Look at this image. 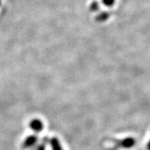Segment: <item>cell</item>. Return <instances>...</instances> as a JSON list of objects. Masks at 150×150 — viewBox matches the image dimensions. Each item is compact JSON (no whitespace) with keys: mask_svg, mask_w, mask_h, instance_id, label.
<instances>
[{"mask_svg":"<svg viewBox=\"0 0 150 150\" xmlns=\"http://www.w3.org/2000/svg\"><path fill=\"white\" fill-rule=\"evenodd\" d=\"M114 1L115 0H103V3H104L105 5L112 6L114 4Z\"/></svg>","mask_w":150,"mask_h":150,"instance_id":"7","label":"cell"},{"mask_svg":"<svg viewBox=\"0 0 150 150\" xmlns=\"http://www.w3.org/2000/svg\"><path fill=\"white\" fill-rule=\"evenodd\" d=\"M147 148H148V150H150V141L149 143L148 144V147H147Z\"/></svg>","mask_w":150,"mask_h":150,"instance_id":"8","label":"cell"},{"mask_svg":"<svg viewBox=\"0 0 150 150\" xmlns=\"http://www.w3.org/2000/svg\"><path fill=\"white\" fill-rule=\"evenodd\" d=\"M49 144L51 146L52 150H63L62 145L57 138H52L49 139Z\"/></svg>","mask_w":150,"mask_h":150,"instance_id":"4","label":"cell"},{"mask_svg":"<svg viewBox=\"0 0 150 150\" xmlns=\"http://www.w3.org/2000/svg\"><path fill=\"white\" fill-rule=\"evenodd\" d=\"M114 143L116 144L115 146H117V147H120L123 149H130L135 144L136 142L134 138H126L124 139L114 141Z\"/></svg>","mask_w":150,"mask_h":150,"instance_id":"2","label":"cell"},{"mask_svg":"<svg viewBox=\"0 0 150 150\" xmlns=\"http://www.w3.org/2000/svg\"><path fill=\"white\" fill-rule=\"evenodd\" d=\"M38 137L37 135H30L27 137L23 143V148L25 149H28L31 148H34L38 144Z\"/></svg>","mask_w":150,"mask_h":150,"instance_id":"1","label":"cell"},{"mask_svg":"<svg viewBox=\"0 0 150 150\" xmlns=\"http://www.w3.org/2000/svg\"><path fill=\"white\" fill-rule=\"evenodd\" d=\"M108 17H109V13H102V14H101L99 19H100L101 21H105Z\"/></svg>","mask_w":150,"mask_h":150,"instance_id":"6","label":"cell"},{"mask_svg":"<svg viewBox=\"0 0 150 150\" xmlns=\"http://www.w3.org/2000/svg\"><path fill=\"white\" fill-rule=\"evenodd\" d=\"M47 138H45L44 139H43V141H42V143L41 144H37L33 149V150H46V144H47Z\"/></svg>","mask_w":150,"mask_h":150,"instance_id":"5","label":"cell"},{"mask_svg":"<svg viewBox=\"0 0 150 150\" xmlns=\"http://www.w3.org/2000/svg\"><path fill=\"white\" fill-rule=\"evenodd\" d=\"M29 127L30 129L33 130L35 133H39L43 129V123L40 119L38 118H34L30 121L29 123Z\"/></svg>","mask_w":150,"mask_h":150,"instance_id":"3","label":"cell"}]
</instances>
